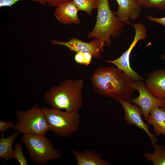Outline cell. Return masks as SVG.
Returning <instances> with one entry per match:
<instances>
[{"instance_id":"6da1fadb","label":"cell","mask_w":165,"mask_h":165,"mask_svg":"<svg viewBox=\"0 0 165 165\" xmlns=\"http://www.w3.org/2000/svg\"><path fill=\"white\" fill-rule=\"evenodd\" d=\"M90 81L97 94L119 102L130 101L136 90L135 81L115 66L97 68L92 73Z\"/></svg>"},{"instance_id":"7a4b0ae2","label":"cell","mask_w":165,"mask_h":165,"mask_svg":"<svg viewBox=\"0 0 165 165\" xmlns=\"http://www.w3.org/2000/svg\"><path fill=\"white\" fill-rule=\"evenodd\" d=\"M82 79H67L46 91L44 99L51 108L68 111H78L82 104Z\"/></svg>"},{"instance_id":"3957f363","label":"cell","mask_w":165,"mask_h":165,"mask_svg":"<svg viewBox=\"0 0 165 165\" xmlns=\"http://www.w3.org/2000/svg\"><path fill=\"white\" fill-rule=\"evenodd\" d=\"M99 1L96 24L87 38L97 39L103 52L105 45L111 46V37H117L122 34L125 23L116 15L115 12L111 10L108 0Z\"/></svg>"},{"instance_id":"277c9868","label":"cell","mask_w":165,"mask_h":165,"mask_svg":"<svg viewBox=\"0 0 165 165\" xmlns=\"http://www.w3.org/2000/svg\"><path fill=\"white\" fill-rule=\"evenodd\" d=\"M50 130L63 138L71 136L78 130L80 115L78 111H62L46 107L41 108Z\"/></svg>"},{"instance_id":"5b68a950","label":"cell","mask_w":165,"mask_h":165,"mask_svg":"<svg viewBox=\"0 0 165 165\" xmlns=\"http://www.w3.org/2000/svg\"><path fill=\"white\" fill-rule=\"evenodd\" d=\"M25 145L32 161L40 165H46L52 160L60 158V152L55 148L45 135L24 134L20 138Z\"/></svg>"},{"instance_id":"8992f818","label":"cell","mask_w":165,"mask_h":165,"mask_svg":"<svg viewBox=\"0 0 165 165\" xmlns=\"http://www.w3.org/2000/svg\"><path fill=\"white\" fill-rule=\"evenodd\" d=\"M16 123L13 130L24 134L45 135L50 130L41 108L36 105L16 113Z\"/></svg>"},{"instance_id":"52a82bcc","label":"cell","mask_w":165,"mask_h":165,"mask_svg":"<svg viewBox=\"0 0 165 165\" xmlns=\"http://www.w3.org/2000/svg\"><path fill=\"white\" fill-rule=\"evenodd\" d=\"M126 23L133 26L135 30V34L134 39L127 50L121 56L113 60H107L105 62L114 65L123 71L134 81H143V78L134 71L130 67V57L133 48L140 40L146 39L147 31L145 26L141 23L133 24L129 21Z\"/></svg>"},{"instance_id":"ba28073f","label":"cell","mask_w":165,"mask_h":165,"mask_svg":"<svg viewBox=\"0 0 165 165\" xmlns=\"http://www.w3.org/2000/svg\"><path fill=\"white\" fill-rule=\"evenodd\" d=\"M134 87L136 90L139 91V95L138 97L131 99L130 102L135 104L140 108L145 120L154 108L165 106L163 100L155 97L151 93L142 81L135 82Z\"/></svg>"},{"instance_id":"9c48e42d","label":"cell","mask_w":165,"mask_h":165,"mask_svg":"<svg viewBox=\"0 0 165 165\" xmlns=\"http://www.w3.org/2000/svg\"><path fill=\"white\" fill-rule=\"evenodd\" d=\"M120 103L125 112L124 118L127 125H134L140 129H142L147 134L154 147L158 141L157 138L149 130V126L142 119V112L136 105H132L130 101H121Z\"/></svg>"},{"instance_id":"30bf717a","label":"cell","mask_w":165,"mask_h":165,"mask_svg":"<svg viewBox=\"0 0 165 165\" xmlns=\"http://www.w3.org/2000/svg\"><path fill=\"white\" fill-rule=\"evenodd\" d=\"M51 43L53 45L65 46L70 51L77 53H89L96 59H99L101 57L102 52L98 40L97 38H94L91 42H86L74 38L66 42L52 40Z\"/></svg>"},{"instance_id":"8fae6325","label":"cell","mask_w":165,"mask_h":165,"mask_svg":"<svg viewBox=\"0 0 165 165\" xmlns=\"http://www.w3.org/2000/svg\"><path fill=\"white\" fill-rule=\"evenodd\" d=\"M145 82L146 88L153 95L161 99L165 98V69L151 71Z\"/></svg>"},{"instance_id":"7c38bea8","label":"cell","mask_w":165,"mask_h":165,"mask_svg":"<svg viewBox=\"0 0 165 165\" xmlns=\"http://www.w3.org/2000/svg\"><path fill=\"white\" fill-rule=\"evenodd\" d=\"M79 9L71 0L56 7L54 16L61 24H68L80 23L78 15Z\"/></svg>"},{"instance_id":"4fadbf2b","label":"cell","mask_w":165,"mask_h":165,"mask_svg":"<svg viewBox=\"0 0 165 165\" xmlns=\"http://www.w3.org/2000/svg\"><path fill=\"white\" fill-rule=\"evenodd\" d=\"M118 6L116 15L124 23L130 20H134L139 17L141 7L137 0H116Z\"/></svg>"},{"instance_id":"5bb4252c","label":"cell","mask_w":165,"mask_h":165,"mask_svg":"<svg viewBox=\"0 0 165 165\" xmlns=\"http://www.w3.org/2000/svg\"><path fill=\"white\" fill-rule=\"evenodd\" d=\"M78 165H109V162L102 159L95 151L86 150L80 152L75 150H72Z\"/></svg>"},{"instance_id":"9a60e30c","label":"cell","mask_w":165,"mask_h":165,"mask_svg":"<svg viewBox=\"0 0 165 165\" xmlns=\"http://www.w3.org/2000/svg\"><path fill=\"white\" fill-rule=\"evenodd\" d=\"M146 121L152 125L158 136H165V111L162 107H156L152 110Z\"/></svg>"},{"instance_id":"2e32d148","label":"cell","mask_w":165,"mask_h":165,"mask_svg":"<svg viewBox=\"0 0 165 165\" xmlns=\"http://www.w3.org/2000/svg\"><path fill=\"white\" fill-rule=\"evenodd\" d=\"M5 134L4 132H2L0 137V158L4 159L3 165L9 160L13 158L12 145L19 135V132L16 131L8 137H5Z\"/></svg>"},{"instance_id":"e0dca14e","label":"cell","mask_w":165,"mask_h":165,"mask_svg":"<svg viewBox=\"0 0 165 165\" xmlns=\"http://www.w3.org/2000/svg\"><path fill=\"white\" fill-rule=\"evenodd\" d=\"M153 147L154 152L144 153V157L146 160L152 161L154 165H165V146L156 144Z\"/></svg>"},{"instance_id":"ac0fdd59","label":"cell","mask_w":165,"mask_h":165,"mask_svg":"<svg viewBox=\"0 0 165 165\" xmlns=\"http://www.w3.org/2000/svg\"><path fill=\"white\" fill-rule=\"evenodd\" d=\"M75 3L79 10L86 12L90 16L92 11L97 9L99 0H72Z\"/></svg>"},{"instance_id":"d6986e66","label":"cell","mask_w":165,"mask_h":165,"mask_svg":"<svg viewBox=\"0 0 165 165\" xmlns=\"http://www.w3.org/2000/svg\"><path fill=\"white\" fill-rule=\"evenodd\" d=\"M141 7L165 10V0H137Z\"/></svg>"},{"instance_id":"ffe728a7","label":"cell","mask_w":165,"mask_h":165,"mask_svg":"<svg viewBox=\"0 0 165 165\" xmlns=\"http://www.w3.org/2000/svg\"><path fill=\"white\" fill-rule=\"evenodd\" d=\"M13 158L16 160L21 165H28L26 157L24 154L21 144L19 141L17 142L14 146Z\"/></svg>"},{"instance_id":"44dd1931","label":"cell","mask_w":165,"mask_h":165,"mask_svg":"<svg viewBox=\"0 0 165 165\" xmlns=\"http://www.w3.org/2000/svg\"><path fill=\"white\" fill-rule=\"evenodd\" d=\"M14 123L10 121H3L0 120V131L1 132H7L8 129L14 126Z\"/></svg>"},{"instance_id":"7402d4cb","label":"cell","mask_w":165,"mask_h":165,"mask_svg":"<svg viewBox=\"0 0 165 165\" xmlns=\"http://www.w3.org/2000/svg\"><path fill=\"white\" fill-rule=\"evenodd\" d=\"M72 0H43L46 4L50 6L57 7Z\"/></svg>"},{"instance_id":"603a6c76","label":"cell","mask_w":165,"mask_h":165,"mask_svg":"<svg viewBox=\"0 0 165 165\" xmlns=\"http://www.w3.org/2000/svg\"><path fill=\"white\" fill-rule=\"evenodd\" d=\"M147 18L150 21L160 24L165 27V16L162 18H156L148 15Z\"/></svg>"},{"instance_id":"cb8c5ba5","label":"cell","mask_w":165,"mask_h":165,"mask_svg":"<svg viewBox=\"0 0 165 165\" xmlns=\"http://www.w3.org/2000/svg\"><path fill=\"white\" fill-rule=\"evenodd\" d=\"M75 60L77 63L83 65L84 62L83 53L81 52L77 53L75 56Z\"/></svg>"},{"instance_id":"d4e9b609","label":"cell","mask_w":165,"mask_h":165,"mask_svg":"<svg viewBox=\"0 0 165 165\" xmlns=\"http://www.w3.org/2000/svg\"><path fill=\"white\" fill-rule=\"evenodd\" d=\"M83 53L84 57L83 65L88 66L90 64L93 56L91 54L89 53Z\"/></svg>"},{"instance_id":"484cf974","label":"cell","mask_w":165,"mask_h":165,"mask_svg":"<svg viewBox=\"0 0 165 165\" xmlns=\"http://www.w3.org/2000/svg\"><path fill=\"white\" fill-rule=\"evenodd\" d=\"M160 57L161 60L165 61V53H163L160 56Z\"/></svg>"},{"instance_id":"4316f807","label":"cell","mask_w":165,"mask_h":165,"mask_svg":"<svg viewBox=\"0 0 165 165\" xmlns=\"http://www.w3.org/2000/svg\"><path fill=\"white\" fill-rule=\"evenodd\" d=\"M164 109V110L165 111V106L163 107H162Z\"/></svg>"},{"instance_id":"83f0119b","label":"cell","mask_w":165,"mask_h":165,"mask_svg":"<svg viewBox=\"0 0 165 165\" xmlns=\"http://www.w3.org/2000/svg\"><path fill=\"white\" fill-rule=\"evenodd\" d=\"M163 100L164 101V102L165 103V98L163 99Z\"/></svg>"},{"instance_id":"f1b7e54d","label":"cell","mask_w":165,"mask_h":165,"mask_svg":"<svg viewBox=\"0 0 165 165\" xmlns=\"http://www.w3.org/2000/svg\"></svg>"}]
</instances>
